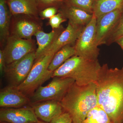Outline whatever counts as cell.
<instances>
[{
    "label": "cell",
    "mask_w": 123,
    "mask_h": 123,
    "mask_svg": "<svg viewBox=\"0 0 123 123\" xmlns=\"http://www.w3.org/2000/svg\"><path fill=\"white\" fill-rule=\"evenodd\" d=\"M115 42L120 46L123 51V35L117 39Z\"/></svg>",
    "instance_id": "f1b7e54d"
},
{
    "label": "cell",
    "mask_w": 123,
    "mask_h": 123,
    "mask_svg": "<svg viewBox=\"0 0 123 123\" xmlns=\"http://www.w3.org/2000/svg\"><path fill=\"white\" fill-rule=\"evenodd\" d=\"M38 2L41 3L42 4L49 5L54 3H56L66 0H37Z\"/></svg>",
    "instance_id": "83f0119b"
},
{
    "label": "cell",
    "mask_w": 123,
    "mask_h": 123,
    "mask_svg": "<svg viewBox=\"0 0 123 123\" xmlns=\"http://www.w3.org/2000/svg\"><path fill=\"white\" fill-rule=\"evenodd\" d=\"M66 21V18L64 17L61 13H59L50 18L48 24L53 30L59 28L61 26V25L62 23Z\"/></svg>",
    "instance_id": "cb8c5ba5"
},
{
    "label": "cell",
    "mask_w": 123,
    "mask_h": 123,
    "mask_svg": "<svg viewBox=\"0 0 123 123\" xmlns=\"http://www.w3.org/2000/svg\"><path fill=\"white\" fill-rule=\"evenodd\" d=\"M75 55L74 46L68 45L63 47L55 53L49 65L48 70L53 72L60 68L67 60Z\"/></svg>",
    "instance_id": "ffe728a7"
},
{
    "label": "cell",
    "mask_w": 123,
    "mask_h": 123,
    "mask_svg": "<svg viewBox=\"0 0 123 123\" xmlns=\"http://www.w3.org/2000/svg\"><path fill=\"white\" fill-rule=\"evenodd\" d=\"M11 14H22L31 17H37L38 2L37 0H7Z\"/></svg>",
    "instance_id": "9a60e30c"
},
{
    "label": "cell",
    "mask_w": 123,
    "mask_h": 123,
    "mask_svg": "<svg viewBox=\"0 0 123 123\" xmlns=\"http://www.w3.org/2000/svg\"><path fill=\"white\" fill-rule=\"evenodd\" d=\"M38 118L50 123L53 119L64 112L59 101L49 100L33 104L31 106Z\"/></svg>",
    "instance_id": "4fadbf2b"
},
{
    "label": "cell",
    "mask_w": 123,
    "mask_h": 123,
    "mask_svg": "<svg viewBox=\"0 0 123 123\" xmlns=\"http://www.w3.org/2000/svg\"><path fill=\"white\" fill-rule=\"evenodd\" d=\"M5 59L4 54L2 50H0V73L1 76L4 75L5 70L6 67Z\"/></svg>",
    "instance_id": "4316f807"
},
{
    "label": "cell",
    "mask_w": 123,
    "mask_h": 123,
    "mask_svg": "<svg viewBox=\"0 0 123 123\" xmlns=\"http://www.w3.org/2000/svg\"><path fill=\"white\" fill-rule=\"evenodd\" d=\"M33 108H2L0 110V121L10 123H34L39 121Z\"/></svg>",
    "instance_id": "8fae6325"
},
{
    "label": "cell",
    "mask_w": 123,
    "mask_h": 123,
    "mask_svg": "<svg viewBox=\"0 0 123 123\" xmlns=\"http://www.w3.org/2000/svg\"><path fill=\"white\" fill-rule=\"evenodd\" d=\"M85 27L69 21L67 27L41 56L49 53L55 54L63 47L75 43Z\"/></svg>",
    "instance_id": "30bf717a"
},
{
    "label": "cell",
    "mask_w": 123,
    "mask_h": 123,
    "mask_svg": "<svg viewBox=\"0 0 123 123\" xmlns=\"http://www.w3.org/2000/svg\"><path fill=\"white\" fill-rule=\"evenodd\" d=\"M50 123H73L72 119L68 112L64 111L53 119Z\"/></svg>",
    "instance_id": "d4e9b609"
},
{
    "label": "cell",
    "mask_w": 123,
    "mask_h": 123,
    "mask_svg": "<svg viewBox=\"0 0 123 123\" xmlns=\"http://www.w3.org/2000/svg\"><path fill=\"white\" fill-rule=\"evenodd\" d=\"M47 85L41 86L30 97L33 104L49 100L60 102L69 89L75 82L72 78L54 77Z\"/></svg>",
    "instance_id": "8992f818"
},
{
    "label": "cell",
    "mask_w": 123,
    "mask_h": 123,
    "mask_svg": "<svg viewBox=\"0 0 123 123\" xmlns=\"http://www.w3.org/2000/svg\"><path fill=\"white\" fill-rule=\"evenodd\" d=\"M46 123V122H41V121H38L37 122H36V123Z\"/></svg>",
    "instance_id": "f546056e"
},
{
    "label": "cell",
    "mask_w": 123,
    "mask_h": 123,
    "mask_svg": "<svg viewBox=\"0 0 123 123\" xmlns=\"http://www.w3.org/2000/svg\"><path fill=\"white\" fill-rule=\"evenodd\" d=\"M98 106L113 123H123V67L102 66L97 82Z\"/></svg>",
    "instance_id": "6da1fadb"
},
{
    "label": "cell",
    "mask_w": 123,
    "mask_h": 123,
    "mask_svg": "<svg viewBox=\"0 0 123 123\" xmlns=\"http://www.w3.org/2000/svg\"><path fill=\"white\" fill-rule=\"evenodd\" d=\"M41 30L39 24L32 19L18 18L14 21L12 25L11 35L27 40H31L38 31Z\"/></svg>",
    "instance_id": "5bb4252c"
},
{
    "label": "cell",
    "mask_w": 123,
    "mask_h": 123,
    "mask_svg": "<svg viewBox=\"0 0 123 123\" xmlns=\"http://www.w3.org/2000/svg\"><path fill=\"white\" fill-rule=\"evenodd\" d=\"M55 54H46L35 62L28 76L18 86V89L27 96L30 97L40 86L52 77L53 72L49 71L48 68Z\"/></svg>",
    "instance_id": "277c9868"
},
{
    "label": "cell",
    "mask_w": 123,
    "mask_h": 123,
    "mask_svg": "<svg viewBox=\"0 0 123 123\" xmlns=\"http://www.w3.org/2000/svg\"><path fill=\"white\" fill-rule=\"evenodd\" d=\"M0 123H7V122H2V121H0Z\"/></svg>",
    "instance_id": "4dcf8cb0"
},
{
    "label": "cell",
    "mask_w": 123,
    "mask_h": 123,
    "mask_svg": "<svg viewBox=\"0 0 123 123\" xmlns=\"http://www.w3.org/2000/svg\"><path fill=\"white\" fill-rule=\"evenodd\" d=\"M60 13L69 21L79 25L86 26L90 21L93 14L67 3L62 8Z\"/></svg>",
    "instance_id": "e0dca14e"
},
{
    "label": "cell",
    "mask_w": 123,
    "mask_h": 123,
    "mask_svg": "<svg viewBox=\"0 0 123 123\" xmlns=\"http://www.w3.org/2000/svg\"><path fill=\"white\" fill-rule=\"evenodd\" d=\"M3 50L6 65L17 61L35 51L31 40L24 39L13 35H10L8 38Z\"/></svg>",
    "instance_id": "ba28073f"
},
{
    "label": "cell",
    "mask_w": 123,
    "mask_h": 123,
    "mask_svg": "<svg viewBox=\"0 0 123 123\" xmlns=\"http://www.w3.org/2000/svg\"><path fill=\"white\" fill-rule=\"evenodd\" d=\"M30 103V98L20 91L17 87L9 85L1 89V107L18 108Z\"/></svg>",
    "instance_id": "7c38bea8"
},
{
    "label": "cell",
    "mask_w": 123,
    "mask_h": 123,
    "mask_svg": "<svg viewBox=\"0 0 123 123\" xmlns=\"http://www.w3.org/2000/svg\"><path fill=\"white\" fill-rule=\"evenodd\" d=\"M67 3L93 14V8L96 0H66Z\"/></svg>",
    "instance_id": "7402d4cb"
},
{
    "label": "cell",
    "mask_w": 123,
    "mask_h": 123,
    "mask_svg": "<svg viewBox=\"0 0 123 123\" xmlns=\"http://www.w3.org/2000/svg\"><path fill=\"white\" fill-rule=\"evenodd\" d=\"M101 68L98 60H89L75 55L53 72L52 77L68 78L78 85H87L97 83Z\"/></svg>",
    "instance_id": "3957f363"
},
{
    "label": "cell",
    "mask_w": 123,
    "mask_h": 123,
    "mask_svg": "<svg viewBox=\"0 0 123 123\" xmlns=\"http://www.w3.org/2000/svg\"><path fill=\"white\" fill-rule=\"evenodd\" d=\"M82 123H113L105 111L98 106L87 115Z\"/></svg>",
    "instance_id": "44dd1931"
},
{
    "label": "cell",
    "mask_w": 123,
    "mask_h": 123,
    "mask_svg": "<svg viewBox=\"0 0 123 123\" xmlns=\"http://www.w3.org/2000/svg\"><path fill=\"white\" fill-rule=\"evenodd\" d=\"M123 8V0H96L93 14L97 19L104 14Z\"/></svg>",
    "instance_id": "d6986e66"
},
{
    "label": "cell",
    "mask_w": 123,
    "mask_h": 123,
    "mask_svg": "<svg viewBox=\"0 0 123 123\" xmlns=\"http://www.w3.org/2000/svg\"><path fill=\"white\" fill-rule=\"evenodd\" d=\"M123 35V11L117 25L113 31L106 44L110 45L115 42L117 39Z\"/></svg>",
    "instance_id": "603a6c76"
},
{
    "label": "cell",
    "mask_w": 123,
    "mask_h": 123,
    "mask_svg": "<svg viewBox=\"0 0 123 123\" xmlns=\"http://www.w3.org/2000/svg\"><path fill=\"white\" fill-rule=\"evenodd\" d=\"M97 18L93 14L92 19L83 29L74 46L75 55L89 60H98L99 49L96 39Z\"/></svg>",
    "instance_id": "5b68a950"
},
{
    "label": "cell",
    "mask_w": 123,
    "mask_h": 123,
    "mask_svg": "<svg viewBox=\"0 0 123 123\" xmlns=\"http://www.w3.org/2000/svg\"><path fill=\"white\" fill-rule=\"evenodd\" d=\"M97 84L79 86L74 83L60 102L64 111L68 113L73 123H82L89 112L98 106Z\"/></svg>",
    "instance_id": "7a4b0ae2"
},
{
    "label": "cell",
    "mask_w": 123,
    "mask_h": 123,
    "mask_svg": "<svg viewBox=\"0 0 123 123\" xmlns=\"http://www.w3.org/2000/svg\"><path fill=\"white\" fill-rule=\"evenodd\" d=\"M61 26L57 29H54L49 33H46L41 30L38 31L34 36L36 37L38 48L35 51V62L42 55L64 30Z\"/></svg>",
    "instance_id": "2e32d148"
},
{
    "label": "cell",
    "mask_w": 123,
    "mask_h": 123,
    "mask_svg": "<svg viewBox=\"0 0 123 123\" xmlns=\"http://www.w3.org/2000/svg\"><path fill=\"white\" fill-rule=\"evenodd\" d=\"M7 0H0V40L1 44L6 43L10 36V13Z\"/></svg>",
    "instance_id": "ac0fdd59"
},
{
    "label": "cell",
    "mask_w": 123,
    "mask_h": 123,
    "mask_svg": "<svg viewBox=\"0 0 123 123\" xmlns=\"http://www.w3.org/2000/svg\"><path fill=\"white\" fill-rule=\"evenodd\" d=\"M35 51L29 53L17 61L6 65L4 75L10 85L18 87L25 81L34 63Z\"/></svg>",
    "instance_id": "52a82bcc"
},
{
    "label": "cell",
    "mask_w": 123,
    "mask_h": 123,
    "mask_svg": "<svg viewBox=\"0 0 123 123\" xmlns=\"http://www.w3.org/2000/svg\"><path fill=\"white\" fill-rule=\"evenodd\" d=\"M57 12V9L55 7H48L41 11L40 15L43 18H50L55 15Z\"/></svg>",
    "instance_id": "484cf974"
},
{
    "label": "cell",
    "mask_w": 123,
    "mask_h": 123,
    "mask_svg": "<svg viewBox=\"0 0 123 123\" xmlns=\"http://www.w3.org/2000/svg\"><path fill=\"white\" fill-rule=\"evenodd\" d=\"M123 8L116 10L97 19L96 39L98 46L106 44L123 13Z\"/></svg>",
    "instance_id": "9c48e42d"
}]
</instances>
